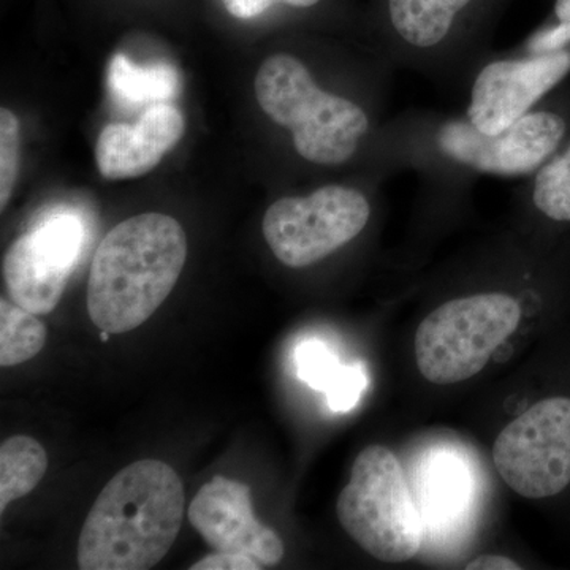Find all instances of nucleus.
<instances>
[{
  "instance_id": "f257e3e1",
  "label": "nucleus",
  "mask_w": 570,
  "mask_h": 570,
  "mask_svg": "<svg viewBox=\"0 0 570 570\" xmlns=\"http://www.w3.org/2000/svg\"><path fill=\"white\" fill-rule=\"evenodd\" d=\"M549 97L504 132H482L466 116L409 110L387 118L371 171L414 170L428 184H469L480 176L528 178L560 151L570 115Z\"/></svg>"
},
{
  "instance_id": "f03ea898",
  "label": "nucleus",
  "mask_w": 570,
  "mask_h": 570,
  "mask_svg": "<svg viewBox=\"0 0 570 570\" xmlns=\"http://www.w3.org/2000/svg\"><path fill=\"white\" fill-rule=\"evenodd\" d=\"M393 73L389 69L347 88L325 85L298 52L277 51L255 75V100L284 134L296 160L311 168L365 164L371 171L374 146L389 107Z\"/></svg>"
},
{
  "instance_id": "7ed1b4c3",
  "label": "nucleus",
  "mask_w": 570,
  "mask_h": 570,
  "mask_svg": "<svg viewBox=\"0 0 570 570\" xmlns=\"http://www.w3.org/2000/svg\"><path fill=\"white\" fill-rule=\"evenodd\" d=\"M512 0H370L371 50L395 70L442 86H463L491 55Z\"/></svg>"
},
{
  "instance_id": "20e7f679",
  "label": "nucleus",
  "mask_w": 570,
  "mask_h": 570,
  "mask_svg": "<svg viewBox=\"0 0 570 570\" xmlns=\"http://www.w3.org/2000/svg\"><path fill=\"white\" fill-rule=\"evenodd\" d=\"M184 520V487L159 460L119 471L94 502L78 540L82 570H148L171 550Z\"/></svg>"
},
{
  "instance_id": "39448f33",
  "label": "nucleus",
  "mask_w": 570,
  "mask_h": 570,
  "mask_svg": "<svg viewBox=\"0 0 570 570\" xmlns=\"http://www.w3.org/2000/svg\"><path fill=\"white\" fill-rule=\"evenodd\" d=\"M186 257V232L167 214H138L112 227L89 273L92 324L110 335L145 324L174 291Z\"/></svg>"
},
{
  "instance_id": "423d86ee",
  "label": "nucleus",
  "mask_w": 570,
  "mask_h": 570,
  "mask_svg": "<svg viewBox=\"0 0 570 570\" xmlns=\"http://www.w3.org/2000/svg\"><path fill=\"white\" fill-rule=\"evenodd\" d=\"M336 513L351 539L379 561H409L422 549V515L400 461L384 445L358 453Z\"/></svg>"
},
{
  "instance_id": "0eeeda50",
  "label": "nucleus",
  "mask_w": 570,
  "mask_h": 570,
  "mask_svg": "<svg viewBox=\"0 0 570 570\" xmlns=\"http://www.w3.org/2000/svg\"><path fill=\"white\" fill-rule=\"evenodd\" d=\"M521 305L505 292H480L449 299L423 318L415 333V358L431 384L452 385L478 376L519 328Z\"/></svg>"
},
{
  "instance_id": "6e6552de",
  "label": "nucleus",
  "mask_w": 570,
  "mask_h": 570,
  "mask_svg": "<svg viewBox=\"0 0 570 570\" xmlns=\"http://www.w3.org/2000/svg\"><path fill=\"white\" fill-rule=\"evenodd\" d=\"M374 212V190L328 183L309 194L276 200L266 209L262 234L281 264L309 268L365 234Z\"/></svg>"
},
{
  "instance_id": "1a4fd4ad",
  "label": "nucleus",
  "mask_w": 570,
  "mask_h": 570,
  "mask_svg": "<svg viewBox=\"0 0 570 570\" xmlns=\"http://www.w3.org/2000/svg\"><path fill=\"white\" fill-rule=\"evenodd\" d=\"M494 466L527 499H553L570 489V396L543 397L499 434Z\"/></svg>"
},
{
  "instance_id": "9d476101",
  "label": "nucleus",
  "mask_w": 570,
  "mask_h": 570,
  "mask_svg": "<svg viewBox=\"0 0 570 570\" xmlns=\"http://www.w3.org/2000/svg\"><path fill=\"white\" fill-rule=\"evenodd\" d=\"M570 71V51L490 55L469 80L464 116L482 132H504L538 107Z\"/></svg>"
},
{
  "instance_id": "9b49d317",
  "label": "nucleus",
  "mask_w": 570,
  "mask_h": 570,
  "mask_svg": "<svg viewBox=\"0 0 570 570\" xmlns=\"http://www.w3.org/2000/svg\"><path fill=\"white\" fill-rule=\"evenodd\" d=\"M85 243V225L71 213H52L21 235L3 257L11 302L45 316L61 302Z\"/></svg>"
},
{
  "instance_id": "f8f14e48",
  "label": "nucleus",
  "mask_w": 570,
  "mask_h": 570,
  "mask_svg": "<svg viewBox=\"0 0 570 570\" xmlns=\"http://www.w3.org/2000/svg\"><path fill=\"white\" fill-rule=\"evenodd\" d=\"M187 517L214 551L245 554L261 569L284 558L283 540L255 519L250 489L239 480L213 478L194 498Z\"/></svg>"
},
{
  "instance_id": "ddd939ff",
  "label": "nucleus",
  "mask_w": 570,
  "mask_h": 570,
  "mask_svg": "<svg viewBox=\"0 0 570 570\" xmlns=\"http://www.w3.org/2000/svg\"><path fill=\"white\" fill-rule=\"evenodd\" d=\"M186 132L181 110L151 105L135 124H108L97 138L96 163L104 178H138L153 171Z\"/></svg>"
},
{
  "instance_id": "4468645a",
  "label": "nucleus",
  "mask_w": 570,
  "mask_h": 570,
  "mask_svg": "<svg viewBox=\"0 0 570 570\" xmlns=\"http://www.w3.org/2000/svg\"><path fill=\"white\" fill-rule=\"evenodd\" d=\"M108 88L122 104H167L178 96L181 75L168 63L138 66L119 52L108 67Z\"/></svg>"
},
{
  "instance_id": "2eb2a0df",
  "label": "nucleus",
  "mask_w": 570,
  "mask_h": 570,
  "mask_svg": "<svg viewBox=\"0 0 570 570\" xmlns=\"http://www.w3.org/2000/svg\"><path fill=\"white\" fill-rule=\"evenodd\" d=\"M48 469L47 450L31 436H13L0 448V512L31 493Z\"/></svg>"
},
{
  "instance_id": "dca6fc26",
  "label": "nucleus",
  "mask_w": 570,
  "mask_h": 570,
  "mask_svg": "<svg viewBox=\"0 0 570 570\" xmlns=\"http://www.w3.org/2000/svg\"><path fill=\"white\" fill-rule=\"evenodd\" d=\"M523 198L542 219L570 224V145L528 176Z\"/></svg>"
},
{
  "instance_id": "f3484780",
  "label": "nucleus",
  "mask_w": 570,
  "mask_h": 570,
  "mask_svg": "<svg viewBox=\"0 0 570 570\" xmlns=\"http://www.w3.org/2000/svg\"><path fill=\"white\" fill-rule=\"evenodd\" d=\"M47 343V326L37 314L9 299H0V365H21Z\"/></svg>"
},
{
  "instance_id": "a211bd4d",
  "label": "nucleus",
  "mask_w": 570,
  "mask_h": 570,
  "mask_svg": "<svg viewBox=\"0 0 570 570\" xmlns=\"http://www.w3.org/2000/svg\"><path fill=\"white\" fill-rule=\"evenodd\" d=\"M20 119L10 108H0V212H6L20 174Z\"/></svg>"
},
{
  "instance_id": "6ab92c4d",
  "label": "nucleus",
  "mask_w": 570,
  "mask_h": 570,
  "mask_svg": "<svg viewBox=\"0 0 570 570\" xmlns=\"http://www.w3.org/2000/svg\"><path fill=\"white\" fill-rule=\"evenodd\" d=\"M298 376L311 387L326 392L343 373L344 366L321 341H307L296 352Z\"/></svg>"
},
{
  "instance_id": "aec40b11",
  "label": "nucleus",
  "mask_w": 570,
  "mask_h": 570,
  "mask_svg": "<svg viewBox=\"0 0 570 570\" xmlns=\"http://www.w3.org/2000/svg\"><path fill=\"white\" fill-rule=\"evenodd\" d=\"M332 0H223V6L236 20L250 21L272 10H287L295 14H309L325 9Z\"/></svg>"
},
{
  "instance_id": "412c9836",
  "label": "nucleus",
  "mask_w": 570,
  "mask_h": 570,
  "mask_svg": "<svg viewBox=\"0 0 570 570\" xmlns=\"http://www.w3.org/2000/svg\"><path fill=\"white\" fill-rule=\"evenodd\" d=\"M365 387L366 376L363 366H344L333 387L325 392L330 409L335 412L351 411L358 403Z\"/></svg>"
},
{
  "instance_id": "4be33fe9",
  "label": "nucleus",
  "mask_w": 570,
  "mask_h": 570,
  "mask_svg": "<svg viewBox=\"0 0 570 570\" xmlns=\"http://www.w3.org/2000/svg\"><path fill=\"white\" fill-rule=\"evenodd\" d=\"M570 45V20L558 21L550 28L540 29L532 33L527 43L523 45V51L527 55H546V52H554L568 50Z\"/></svg>"
},
{
  "instance_id": "5701e85b",
  "label": "nucleus",
  "mask_w": 570,
  "mask_h": 570,
  "mask_svg": "<svg viewBox=\"0 0 570 570\" xmlns=\"http://www.w3.org/2000/svg\"><path fill=\"white\" fill-rule=\"evenodd\" d=\"M190 570H258L261 566L249 557L239 553L216 551L190 566Z\"/></svg>"
},
{
  "instance_id": "b1692460",
  "label": "nucleus",
  "mask_w": 570,
  "mask_h": 570,
  "mask_svg": "<svg viewBox=\"0 0 570 570\" xmlns=\"http://www.w3.org/2000/svg\"><path fill=\"white\" fill-rule=\"evenodd\" d=\"M468 570H520L521 566L515 561L509 560L505 557H498V554H483L478 560L469 562Z\"/></svg>"
},
{
  "instance_id": "393cba45",
  "label": "nucleus",
  "mask_w": 570,
  "mask_h": 570,
  "mask_svg": "<svg viewBox=\"0 0 570 570\" xmlns=\"http://www.w3.org/2000/svg\"><path fill=\"white\" fill-rule=\"evenodd\" d=\"M554 17L560 22L570 20V0H557L554 2Z\"/></svg>"
}]
</instances>
